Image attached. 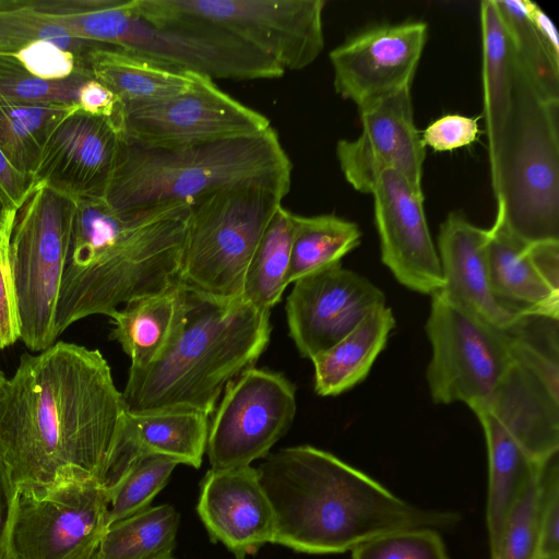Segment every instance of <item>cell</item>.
I'll return each mask as SVG.
<instances>
[{
    "label": "cell",
    "mask_w": 559,
    "mask_h": 559,
    "mask_svg": "<svg viewBox=\"0 0 559 559\" xmlns=\"http://www.w3.org/2000/svg\"><path fill=\"white\" fill-rule=\"evenodd\" d=\"M151 23L223 32L285 72L316 61L324 48L323 0H132Z\"/></svg>",
    "instance_id": "cell-8"
},
{
    "label": "cell",
    "mask_w": 559,
    "mask_h": 559,
    "mask_svg": "<svg viewBox=\"0 0 559 559\" xmlns=\"http://www.w3.org/2000/svg\"><path fill=\"white\" fill-rule=\"evenodd\" d=\"M35 187L33 178L13 168L0 151V195L9 209L17 211Z\"/></svg>",
    "instance_id": "cell-45"
},
{
    "label": "cell",
    "mask_w": 559,
    "mask_h": 559,
    "mask_svg": "<svg viewBox=\"0 0 559 559\" xmlns=\"http://www.w3.org/2000/svg\"><path fill=\"white\" fill-rule=\"evenodd\" d=\"M75 211V199L37 185L15 214L10 259L20 338L35 353L57 338L55 317Z\"/></svg>",
    "instance_id": "cell-10"
},
{
    "label": "cell",
    "mask_w": 559,
    "mask_h": 559,
    "mask_svg": "<svg viewBox=\"0 0 559 559\" xmlns=\"http://www.w3.org/2000/svg\"><path fill=\"white\" fill-rule=\"evenodd\" d=\"M271 128L259 111L223 92L198 73L194 84L175 97L122 106L120 129L129 141L179 146L257 134Z\"/></svg>",
    "instance_id": "cell-15"
},
{
    "label": "cell",
    "mask_w": 559,
    "mask_h": 559,
    "mask_svg": "<svg viewBox=\"0 0 559 559\" xmlns=\"http://www.w3.org/2000/svg\"><path fill=\"white\" fill-rule=\"evenodd\" d=\"M296 414L293 383L282 373L251 367L229 382L209 427L212 468L251 465L270 454Z\"/></svg>",
    "instance_id": "cell-14"
},
{
    "label": "cell",
    "mask_w": 559,
    "mask_h": 559,
    "mask_svg": "<svg viewBox=\"0 0 559 559\" xmlns=\"http://www.w3.org/2000/svg\"><path fill=\"white\" fill-rule=\"evenodd\" d=\"M16 211L9 209L2 197L0 195V229L4 227L9 222L13 221Z\"/></svg>",
    "instance_id": "cell-48"
},
{
    "label": "cell",
    "mask_w": 559,
    "mask_h": 559,
    "mask_svg": "<svg viewBox=\"0 0 559 559\" xmlns=\"http://www.w3.org/2000/svg\"><path fill=\"white\" fill-rule=\"evenodd\" d=\"M484 118L490 166L496 162L512 116L516 59L495 0L480 3Z\"/></svg>",
    "instance_id": "cell-26"
},
{
    "label": "cell",
    "mask_w": 559,
    "mask_h": 559,
    "mask_svg": "<svg viewBox=\"0 0 559 559\" xmlns=\"http://www.w3.org/2000/svg\"><path fill=\"white\" fill-rule=\"evenodd\" d=\"M270 334L269 310L186 286L177 336L154 362L130 368L121 392L127 412L188 409L210 416L227 384L253 367Z\"/></svg>",
    "instance_id": "cell-4"
},
{
    "label": "cell",
    "mask_w": 559,
    "mask_h": 559,
    "mask_svg": "<svg viewBox=\"0 0 559 559\" xmlns=\"http://www.w3.org/2000/svg\"><path fill=\"white\" fill-rule=\"evenodd\" d=\"M369 193L382 263L411 290L425 295L440 290L441 264L426 221L423 192L403 175L386 169L373 180Z\"/></svg>",
    "instance_id": "cell-19"
},
{
    "label": "cell",
    "mask_w": 559,
    "mask_h": 559,
    "mask_svg": "<svg viewBox=\"0 0 559 559\" xmlns=\"http://www.w3.org/2000/svg\"><path fill=\"white\" fill-rule=\"evenodd\" d=\"M488 229L452 212L440 226L439 259L443 286L440 292L453 305L478 320L510 332L523 316L503 306L493 295L485 259Z\"/></svg>",
    "instance_id": "cell-22"
},
{
    "label": "cell",
    "mask_w": 559,
    "mask_h": 559,
    "mask_svg": "<svg viewBox=\"0 0 559 559\" xmlns=\"http://www.w3.org/2000/svg\"><path fill=\"white\" fill-rule=\"evenodd\" d=\"M78 105L86 114L112 120L120 129L122 105L98 80L92 78L81 86Z\"/></svg>",
    "instance_id": "cell-44"
},
{
    "label": "cell",
    "mask_w": 559,
    "mask_h": 559,
    "mask_svg": "<svg viewBox=\"0 0 559 559\" xmlns=\"http://www.w3.org/2000/svg\"><path fill=\"white\" fill-rule=\"evenodd\" d=\"M121 143L122 132L112 120L78 109L50 135L33 176L34 183L75 200L104 198Z\"/></svg>",
    "instance_id": "cell-20"
},
{
    "label": "cell",
    "mask_w": 559,
    "mask_h": 559,
    "mask_svg": "<svg viewBox=\"0 0 559 559\" xmlns=\"http://www.w3.org/2000/svg\"><path fill=\"white\" fill-rule=\"evenodd\" d=\"M286 192L242 186L189 205L179 282L202 293L240 297L254 250Z\"/></svg>",
    "instance_id": "cell-9"
},
{
    "label": "cell",
    "mask_w": 559,
    "mask_h": 559,
    "mask_svg": "<svg viewBox=\"0 0 559 559\" xmlns=\"http://www.w3.org/2000/svg\"><path fill=\"white\" fill-rule=\"evenodd\" d=\"M540 468L525 484L512 506L500 539L490 551V559L538 558V478Z\"/></svg>",
    "instance_id": "cell-38"
},
{
    "label": "cell",
    "mask_w": 559,
    "mask_h": 559,
    "mask_svg": "<svg viewBox=\"0 0 559 559\" xmlns=\"http://www.w3.org/2000/svg\"><path fill=\"white\" fill-rule=\"evenodd\" d=\"M126 413L98 349L59 341L23 354L0 393V447L20 492L72 479L105 487Z\"/></svg>",
    "instance_id": "cell-1"
},
{
    "label": "cell",
    "mask_w": 559,
    "mask_h": 559,
    "mask_svg": "<svg viewBox=\"0 0 559 559\" xmlns=\"http://www.w3.org/2000/svg\"><path fill=\"white\" fill-rule=\"evenodd\" d=\"M257 471L273 510L272 544L298 552L341 554L391 532L445 527L459 520L454 512L409 504L369 475L311 445L267 454Z\"/></svg>",
    "instance_id": "cell-2"
},
{
    "label": "cell",
    "mask_w": 559,
    "mask_h": 559,
    "mask_svg": "<svg viewBox=\"0 0 559 559\" xmlns=\"http://www.w3.org/2000/svg\"><path fill=\"white\" fill-rule=\"evenodd\" d=\"M490 177L496 217L513 237L559 240V102L545 99L518 61L514 107Z\"/></svg>",
    "instance_id": "cell-7"
},
{
    "label": "cell",
    "mask_w": 559,
    "mask_h": 559,
    "mask_svg": "<svg viewBox=\"0 0 559 559\" xmlns=\"http://www.w3.org/2000/svg\"><path fill=\"white\" fill-rule=\"evenodd\" d=\"M38 7L76 38L116 46L213 80H263L285 74L273 60L223 32L155 25L135 11L132 0H38Z\"/></svg>",
    "instance_id": "cell-6"
},
{
    "label": "cell",
    "mask_w": 559,
    "mask_h": 559,
    "mask_svg": "<svg viewBox=\"0 0 559 559\" xmlns=\"http://www.w3.org/2000/svg\"><path fill=\"white\" fill-rule=\"evenodd\" d=\"M37 41H51L87 60L105 45L74 37L45 15L37 0H0V55H19Z\"/></svg>",
    "instance_id": "cell-35"
},
{
    "label": "cell",
    "mask_w": 559,
    "mask_h": 559,
    "mask_svg": "<svg viewBox=\"0 0 559 559\" xmlns=\"http://www.w3.org/2000/svg\"><path fill=\"white\" fill-rule=\"evenodd\" d=\"M352 559H450L439 532L416 527L372 538L352 550Z\"/></svg>",
    "instance_id": "cell-39"
},
{
    "label": "cell",
    "mask_w": 559,
    "mask_h": 559,
    "mask_svg": "<svg viewBox=\"0 0 559 559\" xmlns=\"http://www.w3.org/2000/svg\"><path fill=\"white\" fill-rule=\"evenodd\" d=\"M425 325L432 355L426 379L436 404L465 403L486 409L514 359V340L453 305L440 292L430 295Z\"/></svg>",
    "instance_id": "cell-11"
},
{
    "label": "cell",
    "mask_w": 559,
    "mask_h": 559,
    "mask_svg": "<svg viewBox=\"0 0 559 559\" xmlns=\"http://www.w3.org/2000/svg\"><path fill=\"white\" fill-rule=\"evenodd\" d=\"M479 132L477 119L462 115H445L424 131L421 141L425 146L437 152L453 151L472 144Z\"/></svg>",
    "instance_id": "cell-42"
},
{
    "label": "cell",
    "mask_w": 559,
    "mask_h": 559,
    "mask_svg": "<svg viewBox=\"0 0 559 559\" xmlns=\"http://www.w3.org/2000/svg\"><path fill=\"white\" fill-rule=\"evenodd\" d=\"M96 550L93 554H91L90 556H86V557H84L82 559H99L97 554H96ZM165 559H176V558L174 556H169V557H167Z\"/></svg>",
    "instance_id": "cell-49"
},
{
    "label": "cell",
    "mask_w": 559,
    "mask_h": 559,
    "mask_svg": "<svg viewBox=\"0 0 559 559\" xmlns=\"http://www.w3.org/2000/svg\"><path fill=\"white\" fill-rule=\"evenodd\" d=\"M15 218V217H14ZM14 219L0 229V349L20 338V320L10 259Z\"/></svg>",
    "instance_id": "cell-41"
},
{
    "label": "cell",
    "mask_w": 559,
    "mask_h": 559,
    "mask_svg": "<svg viewBox=\"0 0 559 559\" xmlns=\"http://www.w3.org/2000/svg\"><path fill=\"white\" fill-rule=\"evenodd\" d=\"M186 316V285L177 282L167 289L124 305L110 318V337L131 359L132 369L154 362L177 336Z\"/></svg>",
    "instance_id": "cell-25"
},
{
    "label": "cell",
    "mask_w": 559,
    "mask_h": 559,
    "mask_svg": "<svg viewBox=\"0 0 559 559\" xmlns=\"http://www.w3.org/2000/svg\"><path fill=\"white\" fill-rule=\"evenodd\" d=\"M78 109V104L0 103V151L13 168L33 178L50 135Z\"/></svg>",
    "instance_id": "cell-30"
},
{
    "label": "cell",
    "mask_w": 559,
    "mask_h": 559,
    "mask_svg": "<svg viewBox=\"0 0 559 559\" xmlns=\"http://www.w3.org/2000/svg\"><path fill=\"white\" fill-rule=\"evenodd\" d=\"M509 33L518 63L536 91L559 102V55L530 20L524 0H495Z\"/></svg>",
    "instance_id": "cell-34"
},
{
    "label": "cell",
    "mask_w": 559,
    "mask_h": 559,
    "mask_svg": "<svg viewBox=\"0 0 559 559\" xmlns=\"http://www.w3.org/2000/svg\"><path fill=\"white\" fill-rule=\"evenodd\" d=\"M20 489L0 447V559H10V542Z\"/></svg>",
    "instance_id": "cell-43"
},
{
    "label": "cell",
    "mask_w": 559,
    "mask_h": 559,
    "mask_svg": "<svg viewBox=\"0 0 559 559\" xmlns=\"http://www.w3.org/2000/svg\"><path fill=\"white\" fill-rule=\"evenodd\" d=\"M177 465L162 455L146 456L133 464L109 491V525L148 507Z\"/></svg>",
    "instance_id": "cell-37"
},
{
    "label": "cell",
    "mask_w": 559,
    "mask_h": 559,
    "mask_svg": "<svg viewBox=\"0 0 559 559\" xmlns=\"http://www.w3.org/2000/svg\"><path fill=\"white\" fill-rule=\"evenodd\" d=\"M395 326L391 308L380 306L352 332L312 359L314 391L335 396L360 383L386 345Z\"/></svg>",
    "instance_id": "cell-28"
},
{
    "label": "cell",
    "mask_w": 559,
    "mask_h": 559,
    "mask_svg": "<svg viewBox=\"0 0 559 559\" xmlns=\"http://www.w3.org/2000/svg\"><path fill=\"white\" fill-rule=\"evenodd\" d=\"M293 164L277 132L179 146H153L122 136L104 199L119 213L190 205L212 193L242 186L290 190Z\"/></svg>",
    "instance_id": "cell-5"
},
{
    "label": "cell",
    "mask_w": 559,
    "mask_h": 559,
    "mask_svg": "<svg viewBox=\"0 0 559 559\" xmlns=\"http://www.w3.org/2000/svg\"><path fill=\"white\" fill-rule=\"evenodd\" d=\"M514 359L489 412L537 464L559 450L558 321L527 319L514 333Z\"/></svg>",
    "instance_id": "cell-12"
},
{
    "label": "cell",
    "mask_w": 559,
    "mask_h": 559,
    "mask_svg": "<svg viewBox=\"0 0 559 559\" xmlns=\"http://www.w3.org/2000/svg\"><path fill=\"white\" fill-rule=\"evenodd\" d=\"M525 252L536 272L559 292V240H544L526 245Z\"/></svg>",
    "instance_id": "cell-46"
},
{
    "label": "cell",
    "mask_w": 559,
    "mask_h": 559,
    "mask_svg": "<svg viewBox=\"0 0 559 559\" xmlns=\"http://www.w3.org/2000/svg\"><path fill=\"white\" fill-rule=\"evenodd\" d=\"M485 433L488 456L486 521L490 551L497 546L508 514L537 464L487 411L475 412Z\"/></svg>",
    "instance_id": "cell-29"
},
{
    "label": "cell",
    "mask_w": 559,
    "mask_h": 559,
    "mask_svg": "<svg viewBox=\"0 0 559 559\" xmlns=\"http://www.w3.org/2000/svg\"><path fill=\"white\" fill-rule=\"evenodd\" d=\"M94 79L106 85L122 106L165 100L185 93L198 72L179 70L122 48L103 45L88 56Z\"/></svg>",
    "instance_id": "cell-27"
},
{
    "label": "cell",
    "mask_w": 559,
    "mask_h": 559,
    "mask_svg": "<svg viewBox=\"0 0 559 559\" xmlns=\"http://www.w3.org/2000/svg\"><path fill=\"white\" fill-rule=\"evenodd\" d=\"M538 558L559 559V464L558 454L540 468L538 478Z\"/></svg>",
    "instance_id": "cell-40"
},
{
    "label": "cell",
    "mask_w": 559,
    "mask_h": 559,
    "mask_svg": "<svg viewBox=\"0 0 559 559\" xmlns=\"http://www.w3.org/2000/svg\"><path fill=\"white\" fill-rule=\"evenodd\" d=\"M93 76L45 80L32 74L19 55H0V103L78 104L81 86Z\"/></svg>",
    "instance_id": "cell-36"
},
{
    "label": "cell",
    "mask_w": 559,
    "mask_h": 559,
    "mask_svg": "<svg viewBox=\"0 0 559 559\" xmlns=\"http://www.w3.org/2000/svg\"><path fill=\"white\" fill-rule=\"evenodd\" d=\"M109 491L94 479H72L38 493L20 492L10 559H82L106 532Z\"/></svg>",
    "instance_id": "cell-13"
},
{
    "label": "cell",
    "mask_w": 559,
    "mask_h": 559,
    "mask_svg": "<svg viewBox=\"0 0 559 559\" xmlns=\"http://www.w3.org/2000/svg\"><path fill=\"white\" fill-rule=\"evenodd\" d=\"M189 205L119 213L104 198L76 200L55 334L179 282Z\"/></svg>",
    "instance_id": "cell-3"
},
{
    "label": "cell",
    "mask_w": 559,
    "mask_h": 559,
    "mask_svg": "<svg viewBox=\"0 0 559 559\" xmlns=\"http://www.w3.org/2000/svg\"><path fill=\"white\" fill-rule=\"evenodd\" d=\"M524 4L526 13L535 28L539 32L551 49L559 55L558 36L550 19L534 2L524 0Z\"/></svg>",
    "instance_id": "cell-47"
},
{
    "label": "cell",
    "mask_w": 559,
    "mask_h": 559,
    "mask_svg": "<svg viewBox=\"0 0 559 559\" xmlns=\"http://www.w3.org/2000/svg\"><path fill=\"white\" fill-rule=\"evenodd\" d=\"M526 245L513 237L499 218L488 228L485 259L491 290L508 309L520 316L559 319V292L536 272Z\"/></svg>",
    "instance_id": "cell-24"
},
{
    "label": "cell",
    "mask_w": 559,
    "mask_h": 559,
    "mask_svg": "<svg viewBox=\"0 0 559 559\" xmlns=\"http://www.w3.org/2000/svg\"><path fill=\"white\" fill-rule=\"evenodd\" d=\"M179 522L173 506H148L111 523L96 554L99 559H165L173 556Z\"/></svg>",
    "instance_id": "cell-32"
},
{
    "label": "cell",
    "mask_w": 559,
    "mask_h": 559,
    "mask_svg": "<svg viewBox=\"0 0 559 559\" xmlns=\"http://www.w3.org/2000/svg\"><path fill=\"white\" fill-rule=\"evenodd\" d=\"M361 134L340 140L336 156L347 182L369 193L373 180L386 169L403 175L421 190L425 145L415 127L411 88L358 107Z\"/></svg>",
    "instance_id": "cell-18"
},
{
    "label": "cell",
    "mask_w": 559,
    "mask_h": 559,
    "mask_svg": "<svg viewBox=\"0 0 559 559\" xmlns=\"http://www.w3.org/2000/svg\"><path fill=\"white\" fill-rule=\"evenodd\" d=\"M294 217L283 205L275 212L247 267L240 297L259 309L270 311L288 285Z\"/></svg>",
    "instance_id": "cell-33"
},
{
    "label": "cell",
    "mask_w": 559,
    "mask_h": 559,
    "mask_svg": "<svg viewBox=\"0 0 559 559\" xmlns=\"http://www.w3.org/2000/svg\"><path fill=\"white\" fill-rule=\"evenodd\" d=\"M288 284L307 275L340 265L359 246V226L334 214H295Z\"/></svg>",
    "instance_id": "cell-31"
},
{
    "label": "cell",
    "mask_w": 559,
    "mask_h": 559,
    "mask_svg": "<svg viewBox=\"0 0 559 559\" xmlns=\"http://www.w3.org/2000/svg\"><path fill=\"white\" fill-rule=\"evenodd\" d=\"M209 416L188 409L127 412L110 460L105 487L110 491L138 461L162 455L199 468L206 450Z\"/></svg>",
    "instance_id": "cell-23"
},
{
    "label": "cell",
    "mask_w": 559,
    "mask_h": 559,
    "mask_svg": "<svg viewBox=\"0 0 559 559\" xmlns=\"http://www.w3.org/2000/svg\"><path fill=\"white\" fill-rule=\"evenodd\" d=\"M7 382V378L4 377L3 372L0 370V393Z\"/></svg>",
    "instance_id": "cell-50"
},
{
    "label": "cell",
    "mask_w": 559,
    "mask_h": 559,
    "mask_svg": "<svg viewBox=\"0 0 559 559\" xmlns=\"http://www.w3.org/2000/svg\"><path fill=\"white\" fill-rule=\"evenodd\" d=\"M537 559H540V558H537Z\"/></svg>",
    "instance_id": "cell-52"
},
{
    "label": "cell",
    "mask_w": 559,
    "mask_h": 559,
    "mask_svg": "<svg viewBox=\"0 0 559 559\" xmlns=\"http://www.w3.org/2000/svg\"><path fill=\"white\" fill-rule=\"evenodd\" d=\"M197 511L212 540L237 558L272 543L273 510L257 467L211 468L202 480Z\"/></svg>",
    "instance_id": "cell-21"
},
{
    "label": "cell",
    "mask_w": 559,
    "mask_h": 559,
    "mask_svg": "<svg viewBox=\"0 0 559 559\" xmlns=\"http://www.w3.org/2000/svg\"><path fill=\"white\" fill-rule=\"evenodd\" d=\"M428 26L420 21L376 25L330 51L335 92L357 108L411 88Z\"/></svg>",
    "instance_id": "cell-16"
},
{
    "label": "cell",
    "mask_w": 559,
    "mask_h": 559,
    "mask_svg": "<svg viewBox=\"0 0 559 559\" xmlns=\"http://www.w3.org/2000/svg\"><path fill=\"white\" fill-rule=\"evenodd\" d=\"M237 559H243V558H242V557H240V558H237Z\"/></svg>",
    "instance_id": "cell-51"
},
{
    "label": "cell",
    "mask_w": 559,
    "mask_h": 559,
    "mask_svg": "<svg viewBox=\"0 0 559 559\" xmlns=\"http://www.w3.org/2000/svg\"><path fill=\"white\" fill-rule=\"evenodd\" d=\"M383 305L378 286L340 264L294 282L286 300L289 335L300 355L312 360Z\"/></svg>",
    "instance_id": "cell-17"
}]
</instances>
